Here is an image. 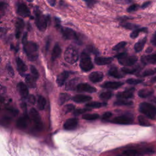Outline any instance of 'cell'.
Returning a JSON list of instances; mask_svg holds the SVG:
<instances>
[{
	"label": "cell",
	"instance_id": "18",
	"mask_svg": "<svg viewBox=\"0 0 156 156\" xmlns=\"http://www.w3.org/2000/svg\"><path fill=\"white\" fill-rule=\"evenodd\" d=\"M29 118L27 115L20 117L16 121V126L20 129H26L29 124Z\"/></svg>",
	"mask_w": 156,
	"mask_h": 156
},
{
	"label": "cell",
	"instance_id": "39",
	"mask_svg": "<svg viewBox=\"0 0 156 156\" xmlns=\"http://www.w3.org/2000/svg\"><path fill=\"white\" fill-rule=\"evenodd\" d=\"M99 118V115L98 114L94 113V114H85L82 116V118L88 120V121H93L96 120L98 118Z\"/></svg>",
	"mask_w": 156,
	"mask_h": 156
},
{
	"label": "cell",
	"instance_id": "50",
	"mask_svg": "<svg viewBox=\"0 0 156 156\" xmlns=\"http://www.w3.org/2000/svg\"><path fill=\"white\" fill-rule=\"evenodd\" d=\"M139 8V5L138 4H132V5H130L127 9V11L128 12H134V11H136Z\"/></svg>",
	"mask_w": 156,
	"mask_h": 156
},
{
	"label": "cell",
	"instance_id": "24",
	"mask_svg": "<svg viewBox=\"0 0 156 156\" xmlns=\"http://www.w3.org/2000/svg\"><path fill=\"white\" fill-rule=\"evenodd\" d=\"M16 63L19 73L23 75V74L27 70V66L20 57H17L16 58Z\"/></svg>",
	"mask_w": 156,
	"mask_h": 156
},
{
	"label": "cell",
	"instance_id": "51",
	"mask_svg": "<svg viewBox=\"0 0 156 156\" xmlns=\"http://www.w3.org/2000/svg\"><path fill=\"white\" fill-rule=\"evenodd\" d=\"M112 116V113L110 112H107L105 113H104L103 115H102V120H107L109 118H110Z\"/></svg>",
	"mask_w": 156,
	"mask_h": 156
},
{
	"label": "cell",
	"instance_id": "41",
	"mask_svg": "<svg viewBox=\"0 0 156 156\" xmlns=\"http://www.w3.org/2000/svg\"><path fill=\"white\" fill-rule=\"evenodd\" d=\"M126 44H127V42H126V41H121V42L118 43V44H116L115 46H114L113 47L112 49H113V51H119V50L122 49L123 48H124Z\"/></svg>",
	"mask_w": 156,
	"mask_h": 156
},
{
	"label": "cell",
	"instance_id": "53",
	"mask_svg": "<svg viewBox=\"0 0 156 156\" xmlns=\"http://www.w3.org/2000/svg\"><path fill=\"white\" fill-rule=\"evenodd\" d=\"M27 100L28 102L31 104H34L35 103V98L32 94H30L27 96Z\"/></svg>",
	"mask_w": 156,
	"mask_h": 156
},
{
	"label": "cell",
	"instance_id": "54",
	"mask_svg": "<svg viewBox=\"0 0 156 156\" xmlns=\"http://www.w3.org/2000/svg\"><path fill=\"white\" fill-rule=\"evenodd\" d=\"M6 68H7V71L9 74L10 76H13L14 75V71H13V69L12 67L11 66V65L8 64V65H7Z\"/></svg>",
	"mask_w": 156,
	"mask_h": 156
},
{
	"label": "cell",
	"instance_id": "49",
	"mask_svg": "<svg viewBox=\"0 0 156 156\" xmlns=\"http://www.w3.org/2000/svg\"><path fill=\"white\" fill-rule=\"evenodd\" d=\"M87 50L88 51V52H91L94 54H99V51L98 50L94 48L93 46H88L87 48Z\"/></svg>",
	"mask_w": 156,
	"mask_h": 156
},
{
	"label": "cell",
	"instance_id": "13",
	"mask_svg": "<svg viewBox=\"0 0 156 156\" xmlns=\"http://www.w3.org/2000/svg\"><path fill=\"white\" fill-rule=\"evenodd\" d=\"M76 90L79 92H88V93H93L96 91V89L94 87L86 83H79L77 85Z\"/></svg>",
	"mask_w": 156,
	"mask_h": 156
},
{
	"label": "cell",
	"instance_id": "28",
	"mask_svg": "<svg viewBox=\"0 0 156 156\" xmlns=\"http://www.w3.org/2000/svg\"><path fill=\"white\" fill-rule=\"evenodd\" d=\"M108 74L109 76H112L115 78H117V79H119V78H121L123 77V76L118 71L117 68L116 67H112L108 72Z\"/></svg>",
	"mask_w": 156,
	"mask_h": 156
},
{
	"label": "cell",
	"instance_id": "1",
	"mask_svg": "<svg viewBox=\"0 0 156 156\" xmlns=\"http://www.w3.org/2000/svg\"><path fill=\"white\" fill-rule=\"evenodd\" d=\"M22 43L23 45V49L26 53L27 58L30 61H34L37 59L38 54V46L32 41L27 40V33L26 32L22 38Z\"/></svg>",
	"mask_w": 156,
	"mask_h": 156
},
{
	"label": "cell",
	"instance_id": "10",
	"mask_svg": "<svg viewBox=\"0 0 156 156\" xmlns=\"http://www.w3.org/2000/svg\"><path fill=\"white\" fill-rule=\"evenodd\" d=\"M16 12L22 17L30 16V12L26 4L19 2L16 4Z\"/></svg>",
	"mask_w": 156,
	"mask_h": 156
},
{
	"label": "cell",
	"instance_id": "57",
	"mask_svg": "<svg viewBox=\"0 0 156 156\" xmlns=\"http://www.w3.org/2000/svg\"><path fill=\"white\" fill-rule=\"evenodd\" d=\"M150 4H151V2H150V1H146V2H144V3L141 5V8H142V9H145V8H146L147 7H148V6L150 5Z\"/></svg>",
	"mask_w": 156,
	"mask_h": 156
},
{
	"label": "cell",
	"instance_id": "34",
	"mask_svg": "<svg viewBox=\"0 0 156 156\" xmlns=\"http://www.w3.org/2000/svg\"><path fill=\"white\" fill-rule=\"evenodd\" d=\"M138 121L139 124L142 126H144V127H149L151 126V123L149 122V121L143 115H140L138 117Z\"/></svg>",
	"mask_w": 156,
	"mask_h": 156
},
{
	"label": "cell",
	"instance_id": "35",
	"mask_svg": "<svg viewBox=\"0 0 156 156\" xmlns=\"http://www.w3.org/2000/svg\"><path fill=\"white\" fill-rule=\"evenodd\" d=\"M140 69V66H136L135 67L133 68H127V67H124L121 69L122 71L124 73L126 74H133L134 73H136V71H139Z\"/></svg>",
	"mask_w": 156,
	"mask_h": 156
},
{
	"label": "cell",
	"instance_id": "2",
	"mask_svg": "<svg viewBox=\"0 0 156 156\" xmlns=\"http://www.w3.org/2000/svg\"><path fill=\"white\" fill-rule=\"evenodd\" d=\"M34 13L35 14V23L38 29L41 32L46 30L49 20V15H44L40 9L36 6L34 8Z\"/></svg>",
	"mask_w": 156,
	"mask_h": 156
},
{
	"label": "cell",
	"instance_id": "14",
	"mask_svg": "<svg viewBox=\"0 0 156 156\" xmlns=\"http://www.w3.org/2000/svg\"><path fill=\"white\" fill-rule=\"evenodd\" d=\"M135 91L134 88H130L122 92H119L116 94V98L122 99H128L132 98L133 96V92Z\"/></svg>",
	"mask_w": 156,
	"mask_h": 156
},
{
	"label": "cell",
	"instance_id": "42",
	"mask_svg": "<svg viewBox=\"0 0 156 156\" xmlns=\"http://www.w3.org/2000/svg\"><path fill=\"white\" fill-rule=\"evenodd\" d=\"M156 73V68L155 69H146L145 71H144L140 76H143V77H145V76H151L154 74Z\"/></svg>",
	"mask_w": 156,
	"mask_h": 156
},
{
	"label": "cell",
	"instance_id": "52",
	"mask_svg": "<svg viewBox=\"0 0 156 156\" xmlns=\"http://www.w3.org/2000/svg\"><path fill=\"white\" fill-rule=\"evenodd\" d=\"M54 19H55L54 20H55V27L58 29H60L62 27L61 24H60V23H61L60 20L58 18H57V17H55Z\"/></svg>",
	"mask_w": 156,
	"mask_h": 156
},
{
	"label": "cell",
	"instance_id": "7",
	"mask_svg": "<svg viewBox=\"0 0 156 156\" xmlns=\"http://www.w3.org/2000/svg\"><path fill=\"white\" fill-rule=\"evenodd\" d=\"M154 151L150 147L142 148L139 149H127L123 152L125 156H141L145 154H152Z\"/></svg>",
	"mask_w": 156,
	"mask_h": 156
},
{
	"label": "cell",
	"instance_id": "17",
	"mask_svg": "<svg viewBox=\"0 0 156 156\" xmlns=\"http://www.w3.org/2000/svg\"><path fill=\"white\" fill-rule=\"evenodd\" d=\"M17 89L21 96L23 98H26L29 96L28 88L23 82H20L17 85Z\"/></svg>",
	"mask_w": 156,
	"mask_h": 156
},
{
	"label": "cell",
	"instance_id": "37",
	"mask_svg": "<svg viewBox=\"0 0 156 156\" xmlns=\"http://www.w3.org/2000/svg\"><path fill=\"white\" fill-rule=\"evenodd\" d=\"M107 105L106 103L99 102H91L87 103L86 104V107L88 108H99L103 106H105Z\"/></svg>",
	"mask_w": 156,
	"mask_h": 156
},
{
	"label": "cell",
	"instance_id": "4",
	"mask_svg": "<svg viewBox=\"0 0 156 156\" xmlns=\"http://www.w3.org/2000/svg\"><path fill=\"white\" fill-rule=\"evenodd\" d=\"M64 58L70 64L75 63L79 58V52L76 48L73 45L68 46L65 51Z\"/></svg>",
	"mask_w": 156,
	"mask_h": 156
},
{
	"label": "cell",
	"instance_id": "44",
	"mask_svg": "<svg viewBox=\"0 0 156 156\" xmlns=\"http://www.w3.org/2000/svg\"><path fill=\"white\" fill-rule=\"evenodd\" d=\"M7 4L5 3V2L1 1L0 2V12H1V16L4 15L5 13V10H7Z\"/></svg>",
	"mask_w": 156,
	"mask_h": 156
},
{
	"label": "cell",
	"instance_id": "20",
	"mask_svg": "<svg viewBox=\"0 0 156 156\" xmlns=\"http://www.w3.org/2000/svg\"><path fill=\"white\" fill-rule=\"evenodd\" d=\"M104 77V74L101 72L99 71H94L91 73L89 75V79L90 81L94 83H96L98 82L101 81V80Z\"/></svg>",
	"mask_w": 156,
	"mask_h": 156
},
{
	"label": "cell",
	"instance_id": "48",
	"mask_svg": "<svg viewBox=\"0 0 156 156\" xmlns=\"http://www.w3.org/2000/svg\"><path fill=\"white\" fill-rule=\"evenodd\" d=\"M83 1L88 7L89 8H92L97 2H98V1L97 0H82Z\"/></svg>",
	"mask_w": 156,
	"mask_h": 156
},
{
	"label": "cell",
	"instance_id": "12",
	"mask_svg": "<svg viewBox=\"0 0 156 156\" xmlns=\"http://www.w3.org/2000/svg\"><path fill=\"white\" fill-rule=\"evenodd\" d=\"M24 27V22L23 19L18 18L15 22V37L18 39L23 32V30Z\"/></svg>",
	"mask_w": 156,
	"mask_h": 156
},
{
	"label": "cell",
	"instance_id": "11",
	"mask_svg": "<svg viewBox=\"0 0 156 156\" xmlns=\"http://www.w3.org/2000/svg\"><path fill=\"white\" fill-rule=\"evenodd\" d=\"M110 122L118 124H130L133 122V118L128 115H121L115 117Z\"/></svg>",
	"mask_w": 156,
	"mask_h": 156
},
{
	"label": "cell",
	"instance_id": "6",
	"mask_svg": "<svg viewBox=\"0 0 156 156\" xmlns=\"http://www.w3.org/2000/svg\"><path fill=\"white\" fill-rule=\"evenodd\" d=\"M79 65L81 69L85 72L90 71L93 68V63L91 62L90 57L88 55V52H82L80 57Z\"/></svg>",
	"mask_w": 156,
	"mask_h": 156
},
{
	"label": "cell",
	"instance_id": "30",
	"mask_svg": "<svg viewBox=\"0 0 156 156\" xmlns=\"http://www.w3.org/2000/svg\"><path fill=\"white\" fill-rule=\"evenodd\" d=\"M71 98L70 94L63 93H60L58 97V104L59 105H62L63 104H65L66 102L68 101Z\"/></svg>",
	"mask_w": 156,
	"mask_h": 156
},
{
	"label": "cell",
	"instance_id": "40",
	"mask_svg": "<svg viewBox=\"0 0 156 156\" xmlns=\"http://www.w3.org/2000/svg\"><path fill=\"white\" fill-rule=\"evenodd\" d=\"M112 95H113V94H112V91H107L101 93L100 94L99 97L102 100H108L112 98Z\"/></svg>",
	"mask_w": 156,
	"mask_h": 156
},
{
	"label": "cell",
	"instance_id": "9",
	"mask_svg": "<svg viewBox=\"0 0 156 156\" xmlns=\"http://www.w3.org/2000/svg\"><path fill=\"white\" fill-rule=\"evenodd\" d=\"M118 62L124 66H131L136 63L138 60V58L134 55H127V53L123 56L118 58Z\"/></svg>",
	"mask_w": 156,
	"mask_h": 156
},
{
	"label": "cell",
	"instance_id": "21",
	"mask_svg": "<svg viewBox=\"0 0 156 156\" xmlns=\"http://www.w3.org/2000/svg\"><path fill=\"white\" fill-rule=\"evenodd\" d=\"M122 85L123 83L121 82H106L101 86L102 87L107 89H117Z\"/></svg>",
	"mask_w": 156,
	"mask_h": 156
},
{
	"label": "cell",
	"instance_id": "23",
	"mask_svg": "<svg viewBox=\"0 0 156 156\" xmlns=\"http://www.w3.org/2000/svg\"><path fill=\"white\" fill-rule=\"evenodd\" d=\"M91 99V97L87 96V95H84V94H77L74 96L73 98V101L77 103H82V102H85L89 101Z\"/></svg>",
	"mask_w": 156,
	"mask_h": 156
},
{
	"label": "cell",
	"instance_id": "56",
	"mask_svg": "<svg viewBox=\"0 0 156 156\" xmlns=\"http://www.w3.org/2000/svg\"><path fill=\"white\" fill-rule=\"evenodd\" d=\"M50 43H51V39L50 38H48L46 42V44H45V50H46V52L48 51L49 48V46H50Z\"/></svg>",
	"mask_w": 156,
	"mask_h": 156
},
{
	"label": "cell",
	"instance_id": "59",
	"mask_svg": "<svg viewBox=\"0 0 156 156\" xmlns=\"http://www.w3.org/2000/svg\"><path fill=\"white\" fill-rule=\"evenodd\" d=\"M152 82H156V76L154 77L152 79Z\"/></svg>",
	"mask_w": 156,
	"mask_h": 156
},
{
	"label": "cell",
	"instance_id": "29",
	"mask_svg": "<svg viewBox=\"0 0 156 156\" xmlns=\"http://www.w3.org/2000/svg\"><path fill=\"white\" fill-rule=\"evenodd\" d=\"M36 80L33 76L27 74L26 76V82L27 85L30 88H34L35 87L36 85Z\"/></svg>",
	"mask_w": 156,
	"mask_h": 156
},
{
	"label": "cell",
	"instance_id": "8",
	"mask_svg": "<svg viewBox=\"0 0 156 156\" xmlns=\"http://www.w3.org/2000/svg\"><path fill=\"white\" fill-rule=\"evenodd\" d=\"M29 118L34 124L36 130H41L43 129V124L41 120V117L37 110L34 108H32L29 112Z\"/></svg>",
	"mask_w": 156,
	"mask_h": 156
},
{
	"label": "cell",
	"instance_id": "3",
	"mask_svg": "<svg viewBox=\"0 0 156 156\" xmlns=\"http://www.w3.org/2000/svg\"><path fill=\"white\" fill-rule=\"evenodd\" d=\"M139 111L147 118L154 119L156 117V107L148 102H141L139 105Z\"/></svg>",
	"mask_w": 156,
	"mask_h": 156
},
{
	"label": "cell",
	"instance_id": "27",
	"mask_svg": "<svg viewBox=\"0 0 156 156\" xmlns=\"http://www.w3.org/2000/svg\"><path fill=\"white\" fill-rule=\"evenodd\" d=\"M78 82V79L77 78H74L71 80H70L66 85V89L68 90H73L74 89H76L77 85Z\"/></svg>",
	"mask_w": 156,
	"mask_h": 156
},
{
	"label": "cell",
	"instance_id": "38",
	"mask_svg": "<svg viewBox=\"0 0 156 156\" xmlns=\"http://www.w3.org/2000/svg\"><path fill=\"white\" fill-rule=\"evenodd\" d=\"M121 26L127 29H130V30H134L136 28H138L140 26L137 24H132L130 23H126V22H121Z\"/></svg>",
	"mask_w": 156,
	"mask_h": 156
},
{
	"label": "cell",
	"instance_id": "33",
	"mask_svg": "<svg viewBox=\"0 0 156 156\" xmlns=\"http://www.w3.org/2000/svg\"><path fill=\"white\" fill-rule=\"evenodd\" d=\"M46 101L44 97L42 96H38L37 100V107L39 110H43L46 106Z\"/></svg>",
	"mask_w": 156,
	"mask_h": 156
},
{
	"label": "cell",
	"instance_id": "25",
	"mask_svg": "<svg viewBox=\"0 0 156 156\" xmlns=\"http://www.w3.org/2000/svg\"><path fill=\"white\" fill-rule=\"evenodd\" d=\"M62 52V49L60 46V45L58 43H56L52 51V54H51V59L52 61H54L56 60L58 57H60V54Z\"/></svg>",
	"mask_w": 156,
	"mask_h": 156
},
{
	"label": "cell",
	"instance_id": "15",
	"mask_svg": "<svg viewBox=\"0 0 156 156\" xmlns=\"http://www.w3.org/2000/svg\"><path fill=\"white\" fill-rule=\"evenodd\" d=\"M78 125V121L76 118L68 119L63 124V127L65 130H71L75 129Z\"/></svg>",
	"mask_w": 156,
	"mask_h": 156
},
{
	"label": "cell",
	"instance_id": "43",
	"mask_svg": "<svg viewBox=\"0 0 156 156\" xmlns=\"http://www.w3.org/2000/svg\"><path fill=\"white\" fill-rule=\"evenodd\" d=\"M74 109V105L71 104H67L64 106V107L63 108V112L65 114H66L68 113L72 112Z\"/></svg>",
	"mask_w": 156,
	"mask_h": 156
},
{
	"label": "cell",
	"instance_id": "32",
	"mask_svg": "<svg viewBox=\"0 0 156 156\" xmlns=\"http://www.w3.org/2000/svg\"><path fill=\"white\" fill-rule=\"evenodd\" d=\"M154 91L151 90L147 89H141L138 92V95L139 97L141 98H146L150 96H151L153 94Z\"/></svg>",
	"mask_w": 156,
	"mask_h": 156
},
{
	"label": "cell",
	"instance_id": "58",
	"mask_svg": "<svg viewBox=\"0 0 156 156\" xmlns=\"http://www.w3.org/2000/svg\"><path fill=\"white\" fill-rule=\"evenodd\" d=\"M48 3L51 5V6H54L56 2L55 0H48Z\"/></svg>",
	"mask_w": 156,
	"mask_h": 156
},
{
	"label": "cell",
	"instance_id": "45",
	"mask_svg": "<svg viewBox=\"0 0 156 156\" xmlns=\"http://www.w3.org/2000/svg\"><path fill=\"white\" fill-rule=\"evenodd\" d=\"M142 82H143V80L138 79H129L126 80V82L130 85H136L141 83Z\"/></svg>",
	"mask_w": 156,
	"mask_h": 156
},
{
	"label": "cell",
	"instance_id": "60",
	"mask_svg": "<svg viewBox=\"0 0 156 156\" xmlns=\"http://www.w3.org/2000/svg\"><path fill=\"white\" fill-rule=\"evenodd\" d=\"M27 1H28V2H33V0H26Z\"/></svg>",
	"mask_w": 156,
	"mask_h": 156
},
{
	"label": "cell",
	"instance_id": "5",
	"mask_svg": "<svg viewBox=\"0 0 156 156\" xmlns=\"http://www.w3.org/2000/svg\"><path fill=\"white\" fill-rule=\"evenodd\" d=\"M63 37L66 40H71L76 41L78 43H81L80 35L74 31L73 29L66 27H61L59 29Z\"/></svg>",
	"mask_w": 156,
	"mask_h": 156
},
{
	"label": "cell",
	"instance_id": "55",
	"mask_svg": "<svg viewBox=\"0 0 156 156\" xmlns=\"http://www.w3.org/2000/svg\"><path fill=\"white\" fill-rule=\"evenodd\" d=\"M151 43H152V44L154 46H156V31L155 32L154 34L153 35V36H152V37Z\"/></svg>",
	"mask_w": 156,
	"mask_h": 156
},
{
	"label": "cell",
	"instance_id": "46",
	"mask_svg": "<svg viewBox=\"0 0 156 156\" xmlns=\"http://www.w3.org/2000/svg\"><path fill=\"white\" fill-rule=\"evenodd\" d=\"M90 108H79V109H77V110H75L73 112L74 115H76V116H77V115H80L83 113H85L88 111H90Z\"/></svg>",
	"mask_w": 156,
	"mask_h": 156
},
{
	"label": "cell",
	"instance_id": "19",
	"mask_svg": "<svg viewBox=\"0 0 156 156\" xmlns=\"http://www.w3.org/2000/svg\"><path fill=\"white\" fill-rule=\"evenodd\" d=\"M69 75V72L67 71H65L61 73L60 74H58L56 79V82L57 85L60 87L62 86L65 83L66 79L68 78Z\"/></svg>",
	"mask_w": 156,
	"mask_h": 156
},
{
	"label": "cell",
	"instance_id": "26",
	"mask_svg": "<svg viewBox=\"0 0 156 156\" xmlns=\"http://www.w3.org/2000/svg\"><path fill=\"white\" fill-rule=\"evenodd\" d=\"M146 41H147V37H145L141 38V40H140L139 41H138L135 43V44L134 46V49L136 52H139L143 50V49L146 43Z\"/></svg>",
	"mask_w": 156,
	"mask_h": 156
},
{
	"label": "cell",
	"instance_id": "22",
	"mask_svg": "<svg viewBox=\"0 0 156 156\" xmlns=\"http://www.w3.org/2000/svg\"><path fill=\"white\" fill-rule=\"evenodd\" d=\"M112 57H96L94 58V62L98 65H105L110 64L112 62Z\"/></svg>",
	"mask_w": 156,
	"mask_h": 156
},
{
	"label": "cell",
	"instance_id": "16",
	"mask_svg": "<svg viewBox=\"0 0 156 156\" xmlns=\"http://www.w3.org/2000/svg\"><path fill=\"white\" fill-rule=\"evenodd\" d=\"M141 61L144 65L156 63V51L154 54L142 56Z\"/></svg>",
	"mask_w": 156,
	"mask_h": 156
},
{
	"label": "cell",
	"instance_id": "47",
	"mask_svg": "<svg viewBox=\"0 0 156 156\" xmlns=\"http://www.w3.org/2000/svg\"><path fill=\"white\" fill-rule=\"evenodd\" d=\"M30 68V72H31L32 76L35 79H37L38 78V77H39V74H38V72L37 68L34 65H31Z\"/></svg>",
	"mask_w": 156,
	"mask_h": 156
},
{
	"label": "cell",
	"instance_id": "31",
	"mask_svg": "<svg viewBox=\"0 0 156 156\" xmlns=\"http://www.w3.org/2000/svg\"><path fill=\"white\" fill-rule=\"evenodd\" d=\"M147 32V28H146V27H141V28L138 27V28H136V29L133 30V31L131 32V34L130 35V37L131 38L134 39V38H136L138 36L140 32Z\"/></svg>",
	"mask_w": 156,
	"mask_h": 156
},
{
	"label": "cell",
	"instance_id": "36",
	"mask_svg": "<svg viewBox=\"0 0 156 156\" xmlns=\"http://www.w3.org/2000/svg\"><path fill=\"white\" fill-rule=\"evenodd\" d=\"M133 104V102L131 101L124 100L122 99H119L116 101L114 102L115 105H132Z\"/></svg>",
	"mask_w": 156,
	"mask_h": 156
}]
</instances>
